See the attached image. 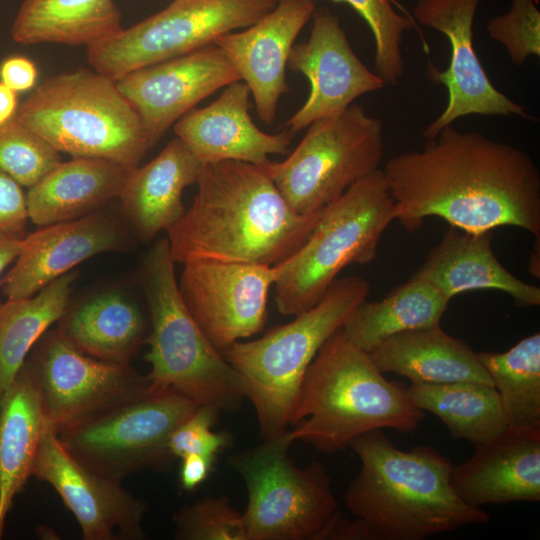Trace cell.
I'll list each match as a JSON object with an SVG mask.
<instances>
[{"mask_svg": "<svg viewBox=\"0 0 540 540\" xmlns=\"http://www.w3.org/2000/svg\"><path fill=\"white\" fill-rule=\"evenodd\" d=\"M149 327V317L131 297L109 289L69 304L56 329L85 354L128 365L146 343Z\"/></svg>", "mask_w": 540, "mask_h": 540, "instance_id": "26", "label": "cell"}, {"mask_svg": "<svg viewBox=\"0 0 540 540\" xmlns=\"http://www.w3.org/2000/svg\"><path fill=\"white\" fill-rule=\"evenodd\" d=\"M250 96L242 80L227 85L216 100L175 123L176 137L203 164L236 160L264 165L270 155L289 153L294 134L286 129L275 134L260 130L249 113Z\"/></svg>", "mask_w": 540, "mask_h": 540, "instance_id": "21", "label": "cell"}, {"mask_svg": "<svg viewBox=\"0 0 540 540\" xmlns=\"http://www.w3.org/2000/svg\"><path fill=\"white\" fill-rule=\"evenodd\" d=\"M451 484L467 504L540 500V427H508L494 440L454 465Z\"/></svg>", "mask_w": 540, "mask_h": 540, "instance_id": "22", "label": "cell"}, {"mask_svg": "<svg viewBox=\"0 0 540 540\" xmlns=\"http://www.w3.org/2000/svg\"><path fill=\"white\" fill-rule=\"evenodd\" d=\"M382 171L395 220L408 232L439 217L468 232L514 226L540 237V172L518 147L452 124Z\"/></svg>", "mask_w": 540, "mask_h": 540, "instance_id": "1", "label": "cell"}, {"mask_svg": "<svg viewBox=\"0 0 540 540\" xmlns=\"http://www.w3.org/2000/svg\"><path fill=\"white\" fill-rule=\"evenodd\" d=\"M219 412L208 405H199L172 433L168 450L172 458L201 455L216 460L217 455L232 445L233 438L227 431H214Z\"/></svg>", "mask_w": 540, "mask_h": 540, "instance_id": "38", "label": "cell"}, {"mask_svg": "<svg viewBox=\"0 0 540 540\" xmlns=\"http://www.w3.org/2000/svg\"><path fill=\"white\" fill-rule=\"evenodd\" d=\"M174 390L150 383L141 391L57 431L67 451L82 465L122 482L127 476L172 459L174 430L198 407Z\"/></svg>", "mask_w": 540, "mask_h": 540, "instance_id": "10", "label": "cell"}, {"mask_svg": "<svg viewBox=\"0 0 540 540\" xmlns=\"http://www.w3.org/2000/svg\"><path fill=\"white\" fill-rule=\"evenodd\" d=\"M48 426L38 389L24 364L1 399L0 539L15 496L32 476L41 438Z\"/></svg>", "mask_w": 540, "mask_h": 540, "instance_id": "28", "label": "cell"}, {"mask_svg": "<svg viewBox=\"0 0 540 540\" xmlns=\"http://www.w3.org/2000/svg\"><path fill=\"white\" fill-rule=\"evenodd\" d=\"M131 246L127 223L105 209L41 226L22 237L12 267L0 280L2 294L7 299L30 297L85 260Z\"/></svg>", "mask_w": 540, "mask_h": 540, "instance_id": "18", "label": "cell"}, {"mask_svg": "<svg viewBox=\"0 0 540 540\" xmlns=\"http://www.w3.org/2000/svg\"><path fill=\"white\" fill-rule=\"evenodd\" d=\"M486 30L516 65L540 56V11L534 0H512L506 13L488 21Z\"/></svg>", "mask_w": 540, "mask_h": 540, "instance_id": "37", "label": "cell"}, {"mask_svg": "<svg viewBox=\"0 0 540 540\" xmlns=\"http://www.w3.org/2000/svg\"><path fill=\"white\" fill-rule=\"evenodd\" d=\"M32 476L50 484L76 518L84 540H141L148 505L121 482L77 461L50 425L42 435Z\"/></svg>", "mask_w": 540, "mask_h": 540, "instance_id": "16", "label": "cell"}, {"mask_svg": "<svg viewBox=\"0 0 540 540\" xmlns=\"http://www.w3.org/2000/svg\"><path fill=\"white\" fill-rule=\"evenodd\" d=\"M361 467L345 492V505L374 540H423L490 516L464 502L451 484L454 464L432 447L399 449L383 429L353 439Z\"/></svg>", "mask_w": 540, "mask_h": 540, "instance_id": "3", "label": "cell"}, {"mask_svg": "<svg viewBox=\"0 0 540 540\" xmlns=\"http://www.w3.org/2000/svg\"><path fill=\"white\" fill-rule=\"evenodd\" d=\"M61 162L60 152L16 115L0 126V168L23 187L33 186Z\"/></svg>", "mask_w": 540, "mask_h": 540, "instance_id": "35", "label": "cell"}, {"mask_svg": "<svg viewBox=\"0 0 540 540\" xmlns=\"http://www.w3.org/2000/svg\"><path fill=\"white\" fill-rule=\"evenodd\" d=\"M407 392L418 408L437 416L454 439H464L476 446L494 440L508 428L499 393L493 385L412 383Z\"/></svg>", "mask_w": 540, "mask_h": 540, "instance_id": "31", "label": "cell"}, {"mask_svg": "<svg viewBox=\"0 0 540 540\" xmlns=\"http://www.w3.org/2000/svg\"><path fill=\"white\" fill-rule=\"evenodd\" d=\"M183 265L180 293L217 349L263 329L269 290L277 276L275 265L207 260Z\"/></svg>", "mask_w": 540, "mask_h": 540, "instance_id": "15", "label": "cell"}, {"mask_svg": "<svg viewBox=\"0 0 540 540\" xmlns=\"http://www.w3.org/2000/svg\"><path fill=\"white\" fill-rule=\"evenodd\" d=\"M369 293V282L360 276L337 278L314 306L291 322L221 351L243 382L264 439L288 430L308 367Z\"/></svg>", "mask_w": 540, "mask_h": 540, "instance_id": "5", "label": "cell"}, {"mask_svg": "<svg viewBox=\"0 0 540 540\" xmlns=\"http://www.w3.org/2000/svg\"><path fill=\"white\" fill-rule=\"evenodd\" d=\"M76 278L72 270L30 297L0 303V400L32 347L65 313Z\"/></svg>", "mask_w": 540, "mask_h": 540, "instance_id": "32", "label": "cell"}, {"mask_svg": "<svg viewBox=\"0 0 540 540\" xmlns=\"http://www.w3.org/2000/svg\"><path fill=\"white\" fill-rule=\"evenodd\" d=\"M38 71L35 64L23 56L6 58L0 65V82L14 92H24L36 84Z\"/></svg>", "mask_w": 540, "mask_h": 540, "instance_id": "40", "label": "cell"}, {"mask_svg": "<svg viewBox=\"0 0 540 540\" xmlns=\"http://www.w3.org/2000/svg\"><path fill=\"white\" fill-rule=\"evenodd\" d=\"M315 10L314 0H276L274 8L254 24L223 34L213 43L248 85L258 117L267 125L275 120L281 96L289 92V55Z\"/></svg>", "mask_w": 540, "mask_h": 540, "instance_id": "20", "label": "cell"}, {"mask_svg": "<svg viewBox=\"0 0 540 540\" xmlns=\"http://www.w3.org/2000/svg\"><path fill=\"white\" fill-rule=\"evenodd\" d=\"M22 237L0 233V277L6 268L16 259L20 250Z\"/></svg>", "mask_w": 540, "mask_h": 540, "instance_id": "42", "label": "cell"}, {"mask_svg": "<svg viewBox=\"0 0 540 540\" xmlns=\"http://www.w3.org/2000/svg\"><path fill=\"white\" fill-rule=\"evenodd\" d=\"M393 221L394 205L380 169L323 207L304 243L275 265L278 311L295 316L308 310L345 267L375 260L379 241Z\"/></svg>", "mask_w": 540, "mask_h": 540, "instance_id": "8", "label": "cell"}, {"mask_svg": "<svg viewBox=\"0 0 540 540\" xmlns=\"http://www.w3.org/2000/svg\"><path fill=\"white\" fill-rule=\"evenodd\" d=\"M384 144L382 122L351 104L312 122L288 157L266 168L289 206L310 214L378 170Z\"/></svg>", "mask_w": 540, "mask_h": 540, "instance_id": "11", "label": "cell"}, {"mask_svg": "<svg viewBox=\"0 0 540 540\" xmlns=\"http://www.w3.org/2000/svg\"><path fill=\"white\" fill-rule=\"evenodd\" d=\"M477 357L499 393L508 427H540V334Z\"/></svg>", "mask_w": 540, "mask_h": 540, "instance_id": "33", "label": "cell"}, {"mask_svg": "<svg viewBox=\"0 0 540 540\" xmlns=\"http://www.w3.org/2000/svg\"><path fill=\"white\" fill-rule=\"evenodd\" d=\"M368 355L383 374L395 373L412 383L493 385L477 353L466 341L446 333L440 324L395 334Z\"/></svg>", "mask_w": 540, "mask_h": 540, "instance_id": "27", "label": "cell"}, {"mask_svg": "<svg viewBox=\"0 0 540 540\" xmlns=\"http://www.w3.org/2000/svg\"><path fill=\"white\" fill-rule=\"evenodd\" d=\"M17 93L0 82V126L16 115Z\"/></svg>", "mask_w": 540, "mask_h": 540, "instance_id": "43", "label": "cell"}, {"mask_svg": "<svg viewBox=\"0 0 540 540\" xmlns=\"http://www.w3.org/2000/svg\"><path fill=\"white\" fill-rule=\"evenodd\" d=\"M239 80L226 55L211 44L137 69L116 83L137 112L152 148L200 101Z\"/></svg>", "mask_w": 540, "mask_h": 540, "instance_id": "17", "label": "cell"}, {"mask_svg": "<svg viewBox=\"0 0 540 540\" xmlns=\"http://www.w3.org/2000/svg\"><path fill=\"white\" fill-rule=\"evenodd\" d=\"M449 302L430 282L412 276L385 298L361 302L342 328L358 348L368 353L395 334L440 324Z\"/></svg>", "mask_w": 540, "mask_h": 540, "instance_id": "30", "label": "cell"}, {"mask_svg": "<svg viewBox=\"0 0 540 540\" xmlns=\"http://www.w3.org/2000/svg\"><path fill=\"white\" fill-rule=\"evenodd\" d=\"M167 238L154 243L140 267L149 317L145 360L153 386L173 388L218 411L245 398L243 382L205 335L180 293Z\"/></svg>", "mask_w": 540, "mask_h": 540, "instance_id": "6", "label": "cell"}, {"mask_svg": "<svg viewBox=\"0 0 540 540\" xmlns=\"http://www.w3.org/2000/svg\"><path fill=\"white\" fill-rule=\"evenodd\" d=\"M276 0H174L163 10L87 48L93 70L115 81L211 45L271 11Z\"/></svg>", "mask_w": 540, "mask_h": 540, "instance_id": "12", "label": "cell"}, {"mask_svg": "<svg viewBox=\"0 0 540 540\" xmlns=\"http://www.w3.org/2000/svg\"><path fill=\"white\" fill-rule=\"evenodd\" d=\"M291 444L284 432L228 459L247 487V540H323L339 513L325 467L318 461L296 466Z\"/></svg>", "mask_w": 540, "mask_h": 540, "instance_id": "9", "label": "cell"}, {"mask_svg": "<svg viewBox=\"0 0 540 540\" xmlns=\"http://www.w3.org/2000/svg\"><path fill=\"white\" fill-rule=\"evenodd\" d=\"M481 0H418L413 14L423 26L434 29L450 43V61L445 70L429 63L426 76L443 85L448 94L444 110L423 130L426 140L441 129L469 115L533 119L527 107L499 91L490 81L473 43V24Z\"/></svg>", "mask_w": 540, "mask_h": 540, "instance_id": "14", "label": "cell"}, {"mask_svg": "<svg viewBox=\"0 0 540 540\" xmlns=\"http://www.w3.org/2000/svg\"><path fill=\"white\" fill-rule=\"evenodd\" d=\"M123 29L114 0H23L11 25L22 45L54 43L88 47Z\"/></svg>", "mask_w": 540, "mask_h": 540, "instance_id": "29", "label": "cell"}, {"mask_svg": "<svg viewBox=\"0 0 540 540\" xmlns=\"http://www.w3.org/2000/svg\"><path fill=\"white\" fill-rule=\"evenodd\" d=\"M177 540H247L242 513L226 496H207L173 514Z\"/></svg>", "mask_w": 540, "mask_h": 540, "instance_id": "36", "label": "cell"}, {"mask_svg": "<svg viewBox=\"0 0 540 540\" xmlns=\"http://www.w3.org/2000/svg\"><path fill=\"white\" fill-rule=\"evenodd\" d=\"M23 186L0 168V233L24 236L29 220Z\"/></svg>", "mask_w": 540, "mask_h": 540, "instance_id": "39", "label": "cell"}, {"mask_svg": "<svg viewBox=\"0 0 540 540\" xmlns=\"http://www.w3.org/2000/svg\"><path fill=\"white\" fill-rule=\"evenodd\" d=\"M0 411H1V400H0Z\"/></svg>", "mask_w": 540, "mask_h": 540, "instance_id": "44", "label": "cell"}, {"mask_svg": "<svg viewBox=\"0 0 540 540\" xmlns=\"http://www.w3.org/2000/svg\"><path fill=\"white\" fill-rule=\"evenodd\" d=\"M424 417L407 387L386 379L340 328L308 367L286 434L333 453L373 430L413 433Z\"/></svg>", "mask_w": 540, "mask_h": 540, "instance_id": "4", "label": "cell"}, {"mask_svg": "<svg viewBox=\"0 0 540 540\" xmlns=\"http://www.w3.org/2000/svg\"><path fill=\"white\" fill-rule=\"evenodd\" d=\"M196 184L191 206L167 230L175 263L279 264L304 243L321 212L294 211L266 164L207 163Z\"/></svg>", "mask_w": 540, "mask_h": 540, "instance_id": "2", "label": "cell"}, {"mask_svg": "<svg viewBox=\"0 0 540 540\" xmlns=\"http://www.w3.org/2000/svg\"><path fill=\"white\" fill-rule=\"evenodd\" d=\"M312 20L309 38L293 46L287 63L291 70L302 73L310 86L304 104L284 124L293 134L385 86L356 56L337 16L320 8Z\"/></svg>", "mask_w": 540, "mask_h": 540, "instance_id": "19", "label": "cell"}, {"mask_svg": "<svg viewBox=\"0 0 540 540\" xmlns=\"http://www.w3.org/2000/svg\"><path fill=\"white\" fill-rule=\"evenodd\" d=\"M27 366L48 424L56 431L141 391L149 381L130 364L77 349L57 329L43 335Z\"/></svg>", "mask_w": 540, "mask_h": 540, "instance_id": "13", "label": "cell"}, {"mask_svg": "<svg viewBox=\"0 0 540 540\" xmlns=\"http://www.w3.org/2000/svg\"><path fill=\"white\" fill-rule=\"evenodd\" d=\"M493 231L468 232L451 227L431 249L413 276L435 286L446 298L471 290L507 293L520 307L540 305V288L510 273L492 250Z\"/></svg>", "mask_w": 540, "mask_h": 540, "instance_id": "23", "label": "cell"}, {"mask_svg": "<svg viewBox=\"0 0 540 540\" xmlns=\"http://www.w3.org/2000/svg\"><path fill=\"white\" fill-rule=\"evenodd\" d=\"M203 167L176 137L150 162L132 169L119 199L123 218L140 240H152L182 217L183 191L197 183Z\"/></svg>", "mask_w": 540, "mask_h": 540, "instance_id": "24", "label": "cell"}, {"mask_svg": "<svg viewBox=\"0 0 540 540\" xmlns=\"http://www.w3.org/2000/svg\"><path fill=\"white\" fill-rule=\"evenodd\" d=\"M132 169L104 158L72 157L61 162L28 188L29 220L41 227L103 209L119 198Z\"/></svg>", "mask_w": 540, "mask_h": 540, "instance_id": "25", "label": "cell"}, {"mask_svg": "<svg viewBox=\"0 0 540 540\" xmlns=\"http://www.w3.org/2000/svg\"><path fill=\"white\" fill-rule=\"evenodd\" d=\"M332 1L348 4L366 22L374 39L376 74L384 85H396L404 74L402 37L412 22L393 8L391 0Z\"/></svg>", "mask_w": 540, "mask_h": 540, "instance_id": "34", "label": "cell"}, {"mask_svg": "<svg viewBox=\"0 0 540 540\" xmlns=\"http://www.w3.org/2000/svg\"><path fill=\"white\" fill-rule=\"evenodd\" d=\"M215 460L201 455L181 458L179 481L182 489L192 491L200 486L213 470Z\"/></svg>", "mask_w": 540, "mask_h": 540, "instance_id": "41", "label": "cell"}, {"mask_svg": "<svg viewBox=\"0 0 540 540\" xmlns=\"http://www.w3.org/2000/svg\"><path fill=\"white\" fill-rule=\"evenodd\" d=\"M17 119L58 152L137 167L151 148L115 80L79 69L51 76L20 105Z\"/></svg>", "mask_w": 540, "mask_h": 540, "instance_id": "7", "label": "cell"}]
</instances>
